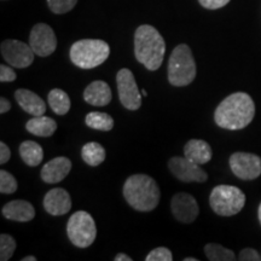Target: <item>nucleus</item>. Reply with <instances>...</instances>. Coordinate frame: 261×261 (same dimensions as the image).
<instances>
[{
    "instance_id": "obj_15",
    "label": "nucleus",
    "mask_w": 261,
    "mask_h": 261,
    "mask_svg": "<svg viewBox=\"0 0 261 261\" xmlns=\"http://www.w3.org/2000/svg\"><path fill=\"white\" fill-rule=\"evenodd\" d=\"M71 161L68 158L60 156L45 163L41 169V179L47 184H57L69 174Z\"/></svg>"
},
{
    "instance_id": "obj_28",
    "label": "nucleus",
    "mask_w": 261,
    "mask_h": 261,
    "mask_svg": "<svg viewBox=\"0 0 261 261\" xmlns=\"http://www.w3.org/2000/svg\"><path fill=\"white\" fill-rule=\"evenodd\" d=\"M77 0H47L48 9L51 10L54 14L62 15L67 14L70 10H73L76 5Z\"/></svg>"
},
{
    "instance_id": "obj_17",
    "label": "nucleus",
    "mask_w": 261,
    "mask_h": 261,
    "mask_svg": "<svg viewBox=\"0 0 261 261\" xmlns=\"http://www.w3.org/2000/svg\"><path fill=\"white\" fill-rule=\"evenodd\" d=\"M2 213L5 219L27 223L34 219L35 210L31 202L24 200H15L3 207Z\"/></svg>"
},
{
    "instance_id": "obj_27",
    "label": "nucleus",
    "mask_w": 261,
    "mask_h": 261,
    "mask_svg": "<svg viewBox=\"0 0 261 261\" xmlns=\"http://www.w3.org/2000/svg\"><path fill=\"white\" fill-rule=\"evenodd\" d=\"M17 191V181L11 173L2 169L0 171V192L4 195H11Z\"/></svg>"
},
{
    "instance_id": "obj_30",
    "label": "nucleus",
    "mask_w": 261,
    "mask_h": 261,
    "mask_svg": "<svg viewBox=\"0 0 261 261\" xmlns=\"http://www.w3.org/2000/svg\"><path fill=\"white\" fill-rule=\"evenodd\" d=\"M16 77H17V75L12 68L5 64L0 65V81L2 83H11V81L16 80Z\"/></svg>"
},
{
    "instance_id": "obj_25",
    "label": "nucleus",
    "mask_w": 261,
    "mask_h": 261,
    "mask_svg": "<svg viewBox=\"0 0 261 261\" xmlns=\"http://www.w3.org/2000/svg\"><path fill=\"white\" fill-rule=\"evenodd\" d=\"M204 253L207 259L211 261H233L237 259L232 250L217 243L205 244Z\"/></svg>"
},
{
    "instance_id": "obj_24",
    "label": "nucleus",
    "mask_w": 261,
    "mask_h": 261,
    "mask_svg": "<svg viewBox=\"0 0 261 261\" xmlns=\"http://www.w3.org/2000/svg\"><path fill=\"white\" fill-rule=\"evenodd\" d=\"M85 122L90 128L96 130H103V132H108L112 130L114 127V119L109 114L102 113V112H92L87 114L85 117Z\"/></svg>"
},
{
    "instance_id": "obj_26",
    "label": "nucleus",
    "mask_w": 261,
    "mask_h": 261,
    "mask_svg": "<svg viewBox=\"0 0 261 261\" xmlns=\"http://www.w3.org/2000/svg\"><path fill=\"white\" fill-rule=\"evenodd\" d=\"M16 250V242L10 234L3 233L0 236V260L8 261L14 255Z\"/></svg>"
},
{
    "instance_id": "obj_18",
    "label": "nucleus",
    "mask_w": 261,
    "mask_h": 261,
    "mask_svg": "<svg viewBox=\"0 0 261 261\" xmlns=\"http://www.w3.org/2000/svg\"><path fill=\"white\" fill-rule=\"evenodd\" d=\"M15 99L18 106L27 114L33 116L44 115L46 112V104L37 93L25 89H18L15 92Z\"/></svg>"
},
{
    "instance_id": "obj_10",
    "label": "nucleus",
    "mask_w": 261,
    "mask_h": 261,
    "mask_svg": "<svg viewBox=\"0 0 261 261\" xmlns=\"http://www.w3.org/2000/svg\"><path fill=\"white\" fill-rule=\"evenodd\" d=\"M231 171L242 180H254L261 175V158L249 152H234L228 160Z\"/></svg>"
},
{
    "instance_id": "obj_14",
    "label": "nucleus",
    "mask_w": 261,
    "mask_h": 261,
    "mask_svg": "<svg viewBox=\"0 0 261 261\" xmlns=\"http://www.w3.org/2000/svg\"><path fill=\"white\" fill-rule=\"evenodd\" d=\"M44 208L54 217L67 214L71 210V198L69 192L62 188L51 189L44 197Z\"/></svg>"
},
{
    "instance_id": "obj_12",
    "label": "nucleus",
    "mask_w": 261,
    "mask_h": 261,
    "mask_svg": "<svg viewBox=\"0 0 261 261\" xmlns=\"http://www.w3.org/2000/svg\"><path fill=\"white\" fill-rule=\"evenodd\" d=\"M169 171L178 180L184 182H204L208 174L201 168V165L180 156H174L168 161Z\"/></svg>"
},
{
    "instance_id": "obj_3",
    "label": "nucleus",
    "mask_w": 261,
    "mask_h": 261,
    "mask_svg": "<svg viewBox=\"0 0 261 261\" xmlns=\"http://www.w3.org/2000/svg\"><path fill=\"white\" fill-rule=\"evenodd\" d=\"M123 196L133 210L151 212L158 207L161 191L154 178L146 174H135L126 179Z\"/></svg>"
},
{
    "instance_id": "obj_38",
    "label": "nucleus",
    "mask_w": 261,
    "mask_h": 261,
    "mask_svg": "<svg viewBox=\"0 0 261 261\" xmlns=\"http://www.w3.org/2000/svg\"><path fill=\"white\" fill-rule=\"evenodd\" d=\"M184 261H198V259H196V257H185Z\"/></svg>"
},
{
    "instance_id": "obj_7",
    "label": "nucleus",
    "mask_w": 261,
    "mask_h": 261,
    "mask_svg": "<svg viewBox=\"0 0 261 261\" xmlns=\"http://www.w3.org/2000/svg\"><path fill=\"white\" fill-rule=\"evenodd\" d=\"M67 234L75 247L92 246L97 236V227L92 215L85 211L75 212L68 220Z\"/></svg>"
},
{
    "instance_id": "obj_23",
    "label": "nucleus",
    "mask_w": 261,
    "mask_h": 261,
    "mask_svg": "<svg viewBox=\"0 0 261 261\" xmlns=\"http://www.w3.org/2000/svg\"><path fill=\"white\" fill-rule=\"evenodd\" d=\"M47 102L52 112L57 115H65L70 110V98L63 90L54 89L47 96Z\"/></svg>"
},
{
    "instance_id": "obj_5",
    "label": "nucleus",
    "mask_w": 261,
    "mask_h": 261,
    "mask_svg": "<svg viewBox=\"0 0 261 261\" xmlns=\"http://www.w3.org/2000/svg\"><path fill=\"white\" fill-rule=\"evenodd\" d=\"M196 62L191 48L187 44L178 45L172 51L168 61V81L173 86L182 87L195 80Z\"/></svg>"
},
{
    "instance_id": "obj_13",
    "label": "nucleus",
    "mask_w": 261,
    "mask_h": 261,
    "mask_svg": "<svg viewBox=\"0 0 261 261\" xmlns=\"http://www.w3.org/2000/svg\"><path fill=\"white\" fill-rule=\"evenodd\" d=\"M171 210L175 219L182 224L194 223L200 213L196 198L187 192H179L173 196Z\"/></svg>"
},
{
    "instance_id": "obj_33",
    "label": "nucleus",
    "mask_w": 261,
    "mask_h": 261,
    "mask_svg": "<svg viewBox=\"0 0 261 261\" xmlns=\"http://www.w3.org/2000/svg\"><path fill=\"white\" fill-rule=\"evenodd\" d=\"M11 158V151H10V148L5 144L4 142L0 143V163L4 165Z\"/></svg>"
},
{
    "instance_id": "obj_11",
    "label": "nucleus",
    "mask_w": 261,
    "mask_h": 261,
    "mask_svg": "<svg viewBox=\"0 0 261 261\" xmlns=\"http://www.w3.org/2000/svg\"><path fill=\"white\" fill-rule=\"evenodd\" d=\"M29 45L37 56H50L57 47V38L54 29L45 23L35 24L29 35Z\"/></svg>"
},
{
    "instance_id": "obj_20",
    "label": "nucleus",
    "mask_w": 261,
    "mask_h": 261,
    "mask_svg": "<svg viewBox=\"0 0 261 261\" xmlns=\"http://www.w3.org/2000/svg\"><path fill=\"white\" fill-rule=\"evenodd\" d=\"M25 129L32 135L46 138V137L54 136V133L57 129V123L48 116H34L25 123Z\"/></svg>"
},
{
    "instance_id": "obj_37",
    "label": "nucleus",
    "mask_w": 261,
    "mask_h": 261,
    "mask_svg": "<svg viewBox=\"0 0 261 261\" xmlns=\"http://www.w3.org/2000/svg\"><path fill=\"white\" fill-rule=\"evenodd\" d=\"M257 217H259V221H260V224H261V203L259 205V211H257Z\"/></svg>"
},
{
    "instance_id": "obj_35",
    "label": "nucleus",
    "mask_w": 261,
    "mask_h": 261,
    "mask_svg": "<svg viewBox=\"0 0 261 261\" xmlns=\"http://www.w3.org/2000/svg\"><path fill=\"white\" fill-rule=\"evenodd\" d=\"M115 261H132V257L127 255V254H123V253H119L117 255L115 256Z\"/></svg>"
},
{
    "instance_id": "obj_16",
    "label": "nucleus",
    "mask_w": 261,
    "mask_h": 261,
    "mask_svg": "<svg viewBox=\"0 0 261 261\" xmlns=\"http://www.w3.org/2000/svg\"><path fill=\"white\" fill-rule=\"evenodd\" d=\"M113 93L106 81L97 80L91 83L84 91L85 102L94 107H106L112 102Z\"/></svg>"
},
{
    "instance_id": "obj_1",
    "label": "nucleus",
    "mask_w": 261,
    "mask_h": 261,
    "mask_svg": "<svg viewBox=\"0 0 261 261\" xmlns=\"http://www.w3.org/2000/svg\"><path fill=\"white\" fill-rule=\"evenodd\" d=\"M255 115V104L244 92H234L225 98L214 113V121L224 129L237 130L247 127Z\"/></svg>"
},
{
    "instance_id": "obj_39",
    "label": "nucleus",
    "mask_w": 261,
    "mask_h": 261,
    "mask_svg": "<svg viewBox=\"0 0 261 261\" xmlns=\"http://www.w3.org/2000/svg\"><path fill=\"white\" fill-rule=\"evenodd\" d=\"M140 92H142L143 97H146V96H148V92H146V90H145V89H143L142 91H140Z\"/></svg>"
},
{
    "instance_id": "obj_36",
    "label": "nucleus",
    "mask_w": 261,
    "mask_h": 261,
    "mask_svg": "<svg viewBox=\"0 0 261 261\" xmlns=\"http://www.w3.org/2000/svg\"><path fill=\"white\" fill-rule=\"evenodd\" d=\"M22 261H37V257L32 256V255L24 256V257H22Z\"/></svg>"
},
{
    "instance_id": "obj_21",
    "label": "nucleus",
    "mask_w": 261,
    "mask_h": 261,
    "mask_svg": "<svg viewBox=\"0 0 261 261\" xmlns=\"http://www.w3.org/2000/svg\"><path fill=\"white\" fill-rule=\"evenodd\" d=\"M19 155L29 167H37L44 160V150L41 145L33 140H24L19 145Z\"/></svg>"
},
{
    "instance_id": "obj_4",
    "label": "nucleus",
    "mask_w": 261,
    "mask_h": 261,
    "mask_svg": "<svg viewBox=\"0 0 261 261\" xmlns=\"http://www.w3.org/2000/svg\"><path fill=\"white\" fill-rule=\"evenodd\" d=\"M110 47L99 39H83L70 47V61L81 69H93L108 60Z\"/></svg>"
},
{
    "instance_id": "obj_29",
    "label": "nucleus",
    "mask_w": 261,
    "mask_h": 261,
    "mask_svg": "<svg viewBox=\"0 0 261 261\" xmlns=\"http://www.w3.org/2000/svg\"><path fill=\"white\" fill-rule=\"evenodd\" d=\"M146 261H172V252L166 247H159L152 249L145 257Z\"/></svg>"
},
{
    "instance_id": "obj_19",
    "label": "nucleus",
    "mask_w": 261,
    "mask_h": 261,
    "mask_svg": "<svg viewBox=\"0 0 261 261\" xmlns=\"http://www.w3.org/2000/svg\"><path fill=\"white\" fill-rule=\"evenodd\" d=\"M212 148L205 140L190 139L184 146V156L197 165H204L212 160Z\"/></svg>"
},
{
    "instance_id": "obj_6",
    "label": "nucleus",
    "mask_w": 261,
    "mask_h": 261,
    "mask_svg": "<svg viewBox=\"0 0 261 261\" xmlns=\"http://www.w3.org/2000/svg\"><path fill=\"white\" fill-rule=\"evenodd\" d=\"M210 204L215 214L232 217L240 213L246 204V195L232 185H218L210 195Z\"/></svg>"
},
{
    "instance_id": "obj_32",
    "label": "nucleus",
    "mask_w": 261,
    "mask_h": 261,
    "mask_svg": "<svg viewBox=\"0 0 261 261\" xmlns=\"http://www.w3.org/2000/svg\"><path fill=\"white\" fill-rule=\"evenodd\" d=\"M198 3H200L204 9L217 10L227 5L228 3H230V0H198Z\"/></svg>"
},
{
    "instance_id": "obj_8",
    "label": "nucleus",
    "mask_w": 261,
    "mask_h": 261,
    "mask_svg": "<svg viewBox=\"0 0 261 261\" xmlns=\"http://www.w3.org/2000/svg\"><path fill=\"white\" fill-rule=\"evenodd\" d=\"M117 92L120 102L126 109L138 110L142 107V92L137 86L135 75L127 68L120 69L116 75Z\"/></svg>"
},
{
    "instance_id": "obj_22",
    "label": "nucleus",
    "mask_w": 261,
    "mask_h": 261,
    "mask_svg": "<svg viewBox=\"0 0 261 261\" xmlns=\"http://www.w3.org/2000/svg\"><path fill=\"white\" fill-rule=\"evenodd\" d=\"M81 158L91 167H97L106 160V149L99 143H86L81 149Z\"/></svg>"
},
{
    "instance_id": "obj_9",
    "label": "nucleus",
    "mask_w": 261,
    "mask_h": 261,
    "mask_svg": "<svg viewBox=\"0 0 261 261\" xmlns=\"http://www.w3.org/2000/svg\"><path fill=\"white\" fill-rule=\"evenodd\" d=\"M2 55L6 63L15 68L23 69L34 62V51L31 45L23 41L8 39L2 42Z\"/></svg>"
},
{
    "instance_id": "obj_2",
    "label": "nucleus",
    "mask_w": 261,
    "mask_h": 261,
    "mask_svg": "<svg viewBox=\"0 0 261 261\" xmlns=\"http://www.w3.org/2000/svg\"><path fill=\"white\" fill-rule=\"evenodd\" d=\"M166 52V42L155 27L143 24L135 33V55L137 61L150 71L161 67Z\"/></svg>"
},
{
    "instance_id": "obj_34",
    "label": "nucleus",
    "mask_w": 261,
    "mask_h": 261,
    "mask_svg": "<svg viewBox=\"0 0 261 261\" xmlns=\"http://www.w3.org/2000/svg\"><path fill=\"white\" fill-rule=\"evenodd\" d=\"M10 109H11V103H10L9 100L4 97L0 98V113L5 114L8 113Z\"/></svg>"
},
{
    "instance_id": "obj_31",
    "label": "nucleus",
    "mask_w": 261,
    "mask_h": 261,
    "mask_svg": "<svg viewBox=\"0 0 261 261\" xmlns=\"http://www.w3.org/2000/svg\"><path fill=\"white\" fill-rule=\"evenodd\" d=\"M238 260H241V261H259V260H261V256L259 255V253H257L255 249H253V248H246V249H243L242 252L240 253V255H238Z\"/></svg>"
}]
</instances>
